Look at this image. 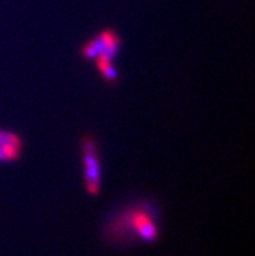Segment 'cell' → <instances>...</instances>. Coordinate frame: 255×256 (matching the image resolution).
<instances>
[{"mask_svg":"<svg viewBox=\"0 0 255 256\" xmlns=\"http://www.w3.org/2000/svg\"><path fill=\"white\" fill-rule=\"evenodd\" d=\"M160 208L152 199H134L108 214L102 226V240L119 250L154 244L160 240Z\"/></svg>","mask_w":255,"mask_h":256,"instance_id":"obj_1","label":"cell"},{"mask_svg":"<svg viewBox=\"0 0 255 256\" xmlns=\"http://www.w3.org/2000/svg\"><path fill=\"white\" fill-rule=\"evenodd\" d=\"M82 162H84V182L86 192L97 196L102 190V166L99 147L93 136L86 134L81 140Z\"/></svg>","mask_w":255,"mask_h":256,"instance_id":"obj_2","label":"cell"},{"mask_svg":"<svg viewBox=\"0 0 255 256\" xmlns=\"http://www.w3.org/2000/svg\"><path fill=\"white\" fill-rule=\"evenodd\" d=\"M123 40L120 38L119 32L116 30L107 28L89 39L86 43L81 47L80 52L81 56L87 62H94L99 55L108 56L113 58L117 56V54L121 50Z\"/></svg>","mask_w":255,"mask_h":256,"instance_id":"obj_3","label":"cell"},{"mask_svg":"<svg viewBox=\"0 0 255 256\" xmlns=\"http://www.w3.org/2000/svg\"><path fill=\"white\" fill-rule=\"evenodd\" d=\"M94 62H95L97 69L99 70L100 76L106 81L107 84H110V86L117 84V82H119V72L113 65V58H108V56L99 55Z\"/></svg>","mask_w":255,"mask_h":256,"instance_id":"obj_4","label":"cell"},{"mask_svg":"<svg viewBox=\"0 0 255 256\" xmlns=\"http://www.w3.org/2000/svg\"><path fill=\"white\" fill-rule=\"evenodd\" d=\"M24 140L17 133L0 129V146H16L24 148Z\"/></svg>","mask_w":255,"mask_h":256,"instance_id":"obj_5","label":"cell"},{"mask_svg":"<svg viewBox=\"0 0 255 256\" xmlns=\"http://www.w3.org/2000/svg\"><path fill=\"white\" fill-rule=\"evenodd\" d=\"M23 150L16 146H0V162H17L23 155Z\"/></svg>","mask_w":255,"mask_h":256,"instance_id":"obj_6","label":"cell"}]
</instances>
